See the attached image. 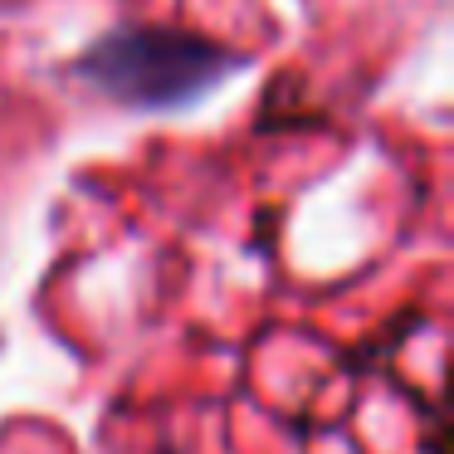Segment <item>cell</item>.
<instances>
[{
	"label": "cell",
	"instance_id": "7a4b0ae2",
	"mask_svg": "<svg viewBox=\"0 0 454 454\" xmlns=\"http://www.w3.org/2000/svg\"><path fill=\"white\" fill-rule=\"evenodd\" d=\"M161 454H176V450H161Z\"/></svg>",
	"mask_w": 454,
	"mask_h": 454
},
{
	"label": "cell",
	"instance_id": "6da1fadb",
	"mask_svg": "<svg viewBox=\"0 0 454 454\" xmlns=\"http://www.w3.org/2000/svg\"><path fill=\"white\" fill-rule=\"evenodd\" d=\"M245 64V54L176 25H118L93 40L79 74L98 93L128 108H176L200 98Z\"/></svg>",
	"mask_w": 454,
	"mask_h": 454
}]
</instances>
